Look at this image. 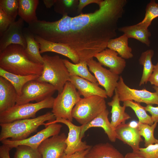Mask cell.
<instances>
[{
  "mask_svg": "<svg viewBox=\"0 0 158 158\" xmlns=\"http://www.w3.org/2000/svg\"><path fill=\"white\" fill-rule=\"evenodd\" d=\"M127 2L126 0H102L94 12L72 17L69 46L80 61L93 58L107 48L109 41L117 35L118 22Z\"/></svg>",
  "mask_w": 158,
  "mask_h": 158,
  "instance_id": "cell-1",
  "label": "cell"
},
{
  "mask_svg": "<svg viewBox=\"0 0 158 158\" xmlns=\"http://www.w3.org/2000/svg\"><path fill=\"white\" fill-rule=\"evenodd\" d=\"M154 51L150 49L142 53L139 59L140 65L143 66V70L139 86L146 84L149 78L152 73L154 65L152 62V58L154 55Z\"/></svg>",
  "mask_w": 158,
  "mask_h": 158,
  "instance_id": "cell-30",
  "label": "cell"
},
{
  "mask_svg": "<svg viewBox=\"0 0 158 158\" xmlns=\"http://www.w3.org/2000/svg\"><path fill=\"white\" fill-rule=\"evenodd\" d=\"M0 76L9 81L13 86L18 96L21 94L23 87L28 82L37 80L40 76L37 75H23L7 72L0 68Z\"/></svg>",
  "mask_w": 158,
  "mask_h": 158,
  "instance_id": "cell-29",
  "label": "cell"
},
{
  "mask_svg": "<svg viewBox=\"0 0 158 158\" xmlns=\"http://www.w3.org/2000/svg\"><path fill=\"white\" fill-rule=\"evenodd\" d=\"M118 30L125 34L128 38L135 39L148 47L150 45L149 38L151 36V32L147 28L139 23L133 25L120 27Z\"/></svg>",
  "mask_w": 158,
  "mask_h": 158,
  "instance_id": "cell-24",
  "label": "cell"
},
{
  "mask_svg": "<svg viewBox=\"0 0 158 158\" xmlns=\"http://www.w3.org/2000/svg\"><path fill=\"white\" fill-rule=\"evenodd\" d=\"M152 87L155 90V92L156 93V94L158 96V87L153 86Z\"/></svg>",
  "mask_w": 158,
  "mask_h": 158,
  "instance_id": "cell-46",
  "label": "cell"
},
{
  "mask_svg": "<svg viewBox=\"0 0 158 158\" xmlns=\"http://www.w3.org/2000/svg\"><path fill=\"white\" fill-rule=\"evenodd\" d=\"M67 137L63 133L43 141L37 148L42 158H61L66 148Z\"/></svg>",
  "mask_w": 158,
  "mask_h": 158,
  "instance_id": "cell-14",
  "label": "cell"
},
{
  "mask_svg": "<svg viewBox=\"0 0 158 158\" xmlns=\"http://www.w3.org/2000/svg\"><path fill=\"white\" fill-rule=\"evenodd\" d=\"M51 112H47L35 118L17 120L6 123H0L1 130L0 141L11 138L13 140H20L28 138L32 133L36 132L40 126L44 125L45 122L53 121L56 119Z\"/></svg>",
  "mask_w": 158,
  "mask_h": 158,
  "instance_id": "cell-4",
  "label": "cell"
},
{
  "mask_svg": "<svg viewBox=\"0 0 158 158\" xmlns=\"http://www.w3.org/2000/svg\"><path fill=\"white\" fill-rule=\"evenodd\" d=\"M116 139L127 144L132 148L133 152H138L140 143L143 141L137 128H133L128 123H122L115 129Z\"/></svg>",
  "mask_w": 158,
  "mask_h": 158,
  "instance_id": "cell-18",
  "label": "cell"
},
{
  "mask_svg": "<svg viewBox=\"0 0 158 158\" xmlns=\"http://www.w3.org/2000/svg\"><path fill=\"white\" fill-rule=\"evenodd\" d=\"M109 112L107 109L104 110L90 122L81 126L80 137H84L85 132L92 127H99L102 128L107 135L109 140L112 142L116 141V134L115 129L109 121L108 116Z\"/></svg>",
  "mask_w": 158,
  "mask_h": 158,
  "instance_id": "cell-19",
  "label": "cell"
},
{
  "mask_svg": "<svg viewBox=\"0 0 158 158\" xmlns=\"http://www.w3.org/2000/svg\"><path fill=\"white\" fill-rule=\"evenodd\" d=\"M13 158H42L38 149L21 145L16 148Z\"/></svg>",
  "mask_w": 158,
  "mask_h": 158,
  "instance_id": "cell-35",
  "label": "cell"
},
{
  "mask_svg": "<svg viewBox=\"0 0 158 158\" xmlns=\"http://www.w3.org/2000/svg\"><path fill=\"white\" fill-rule=\"evenodd\" d=\"M116 90L120 102L130 100L138 103L158 105V96L155 92H151L145 89L137 90L129 87L125 83L122 76H120Z\"/></svg>",
  "mask_w": 158,
  "mask_h": 158,
  "instance_id": "cell-10",
  "label": "cell"
},
{
  "mask_svg": "<svg viewBox=\"0 0 158 158\" xmlns=\"http://www.w3.org/2000/svg\"><path fill=\"white\" fill-rule=\"evenodd\" d=\"M24 21L20 18L0 36V52L11 44H19L26 48L27 43L23 33Z\"/></svg>",
  "mask_w": 158,
  "mask_h": 158,
  "instance_id": "cell-15",
  "label": "cell"
},
{
  "mask_svg": "<svg viewBox=\"0 0 158 158\" xmlns=\"http://www.w3.org/2000/svg\"><path fill=\"white\" fill-rule=\"evenodd\" d=\"M147 111L149 112L151 115L152 119L154 123L158 122V106L154 107L151 104L147 105L145 107Z\"/></svg>",
  "mask_w": 158,
  "mask_h": 158,
  "instance_id": "cell-38",
  "label": "cell"
},
{
  "mask_svg": "<svg viewBox=\"0 0 158 158\" xmlns=\"http://www.w3.org/2000/svg\"><path fill=\"white\" fill-rule=\"evenodd\" d=\"M157 123H154L150 125L138 123V128L140 134L144 138L145 147L152 144L158 143V140L154 136V132Z\"/></svg>",
  "mask_w": 158,
  "mask_h": 158,
  "instance_id": "cell-32",
  "label": "cell"
},
{
  "mask_svg": "<svg viewBox=\"0 0 158 158\" xmlns=\"http://www.w3.org/2000/svg\"><path fill=\"white\" fill-rule=\"evenodd\" d=\"M71 19L66 13L54 21L38 20L28 24L27 28L34 35L50 42L69 46Z\"/></svg>",
  "mask_w": 158,
  "mask_h": 158,
  "instance_id": "cell-3",
  "label": "cell"
},
{
  "mask_svg": "<svg viewBox=\"0 0 158 158\" xmlns=\"http://www.w3.org/2000/svg\"><path fill=\"white\" fill-rule=\"evenodd\" d=\"M23 33L27 43L25 50L27 56L32 62L43 65V59L40 52V45L34 35L27 27L24 28Z\"/></svg>",
  "mask_w": 158,
  "mask_h": 158,
  "instance_id": "cell-25",
  "label": "cell"
},
{
  "mask_svg": "<svg viewBox=\"0 0 158 158\" xmlns=\"http://www.w3.org/2000/svg\"><path fill=\"white\" fill-rule=\"evenodd\" d=\"M145 11L144 19L139 23L148 28L152 20L158 17V3L155 0H151L147 4Z\"/></svg>",
  "mask_w": 158,
  "mask_h": 158,
  "instance_id": "cell-33",
  "label": "cell"
},
{
  "mask_svg": "<svg viewBox=\"0 0 158 158\" xmlns=\"http://www.w3.org/2000/svg\"><path fill=\"white\" fill-rule=\"evenodd\" d=\"M70 82L77 89L80 95L84 97L97 95L104 98L107 96L104 90L99 86L98 83L92 82L78 76L70 75Z\"/></svg>",
  "mask_w": 158,
  "mask_h": 158,
  "instance_id": "cell-20",
  "label": "cell"
},
{
  "mask_svg": "<svg viewBox=\"0 0 158 158\" xmlns=\"http://www.w3.org/2000/svg\"><path fill=\"white\" fill-rule=\"evenodd\" d=\"M63 61L70 75L78 76L92 82L98 83L94 75L88 69L87 61H80L75 64L66 59H63Z\"/></svg>",
  "mask_w": 158,
  "mask_h": 158,
  "instance_id": "cell-28",
  "label": "cell"
},
{
  "mask_svg": "<svg viewBox=\"0 0 158 158\" xmlns=\"http://www.w3.org/2000/svg\"><path fill=\"white\" fill-rule=\"evenodd\" d=\"M124 158H145L138 152H133L127 153L124 156Z\"/></svg>",
  "mask_w": 158,
  "mask_h": 158,
  "instance_id": "cell-43",
  "label": "cell"
},
{
  "mask_svg": "<svg viewBox=\"0 0 158 158\" xmlns=\"http://www.w3.org/2000/svg\"><path fill=\"white\" fill-rule=\"evenodd\" d=\"M128 123L130 126L133 128H137L138 125V122L135 121H130Z\"/></svg>",
  "mask_w": 158,
  "mask_h": 158,
  "instance_id": "cell-45",
  "label": "cell"
},
{
  "mask_svg": "<svg viewBox=\"0 0 158 158\" xmlns=\"http://www.w3.org/2000/svg\"><path fill=\"white\" fill-rule=\"evenodd\" d=\"M11 149L7 146L2 144L0 146V158H11L9 152Z\"/></svg>",
  "mask_w": 158,
  "mask_h": 158,
  "instance_id": "cell-42",
  "label": "cell"
},
{
  "mask_svg": "<svg viewBox=\"0 0 158 158\" xmlns=\"http://www.w3.org/2000/svg\"><path fill=\"white\" fill-rule=\"evenodd\" d=\"M138 152L145 158H158V143L152 144L145 148L140 147Z\"/></svg>",
  "mask_w": 158,
  "mask_h": 158,
  "instance_id": "cell-36",
  "label": "cell"
},
{
  "mask_svg": "<svg viewBox=\"0 0 158 158\" xmlns=\"http://www.w3.org/2000/svg\"><path fill=\"white\" fill-rule=\"evenodd\" d=\"M123 105L131 108L134 112L138 119V123L152 125L154 122L151 116L148 115L145 107L141 105L140 103L133 101L127 100L123 102Z\"/></svg>",
  "mask_w": 158,
  "mask_h": 158,
  "instance_id": "cell-31",
  "label": "cell"
},
{
  "mask_svg": "<svg viewBox=\"0 0 158 158\" xmlns=\"http://www.w3.org/2000/svg\"><path fill=\"white\" fill-rule=\"evenodd\" d=\"M56 91L52 85L36 80H30L24 86L21 95L18 96L16 104L35 101L38 102L52 96Z\"/></svg>",
  "mask_w": 158,
  "mask_h": 158,
  "instance_id": "cell-9",
  "label": "cell"
},
{
  "mask_svg": "<svg viewBox=\"0 0 158 158\" xmlns=\"http://www.w3.org/2000/svg\"><path fill=\"white\" fill-rule=\"evenodd\" d=\"M54 98L52 96L35 103H28L15 104L9 109L0 113V123H6L14 121L36 117L37 113L45 108H52Z\"/></svg>",
  "mask_w": 158,
  "mask_h": 158,
  "instance_id": "cell-6",
  "label": "cell"
},
{
  "mask_svg": "<svg viewBox=\"0 0 158 158\" xmlns=\"http://www.w3.org/2000/svg\"><path fill=\"white\" fill-rule=\"evenodd\" d=\"M62 126L55 123L50 124L36 134L28 138L20 140H13L6 139L1 142L11 149L24 145L33 149H37L40 144L44 140L52 136L59 134Z\"/></svg>",
  "mask_w": 158,
  "mask_h": 158,
  "instance_id": "cell-12",
  "label": "cell"
},
{
  "mask_svg": "<svg viewBox=\"0 0 158 158\" xmlns=\"http://www.w3.org/2000/svg\"><path fill=\"white\" fill-rule=\"evenodd\" d=\"M41 75L36 80L53 85L59 93L63 90L66 83L70 81V75L63 59L58 55L45 54Z\"/></svg>",
  "mask_w": 158,
  "mask_h": 158,
  "instance_id": "cell-5",
  "label": "cell"
},
{
  "mask_svg": "<svg viewBox=\"0 0 158 158\" xmlns=\"http://www.w3.org/2000/svg\"><path fill=\"white\" fill-rule=\"evenodd\" d=\"M128 39L125 34L110 40L107 48L116 52L120 56L124 59H129L133 56L132 49L128 45Z\"/></svg>",
  "mask_w": 158,
  "mask_h": 158,
  "instance_id": "cell-27",
  "label": "cell"
},
{
  "mask_svg": "<svg viewBox=\"0 0 158 158\" xmlns=\"http://www.w3.org/2000/svg\"><path fill=\"white\" fill-rule=\"evenodd\" d=\"M90 71L94 75L98 84L104 89L107 97H111L116 88L120 76L103 67L93 58L87 61Z\"/></svg>",
  "mask_w": 158,
  "mask_h": 158,
  "instance_id": "cell-11",
  "label": "cell"
},
{
  "mask_svg": "<svg viewBox=\"0 0 158 158\" xmlns=\"http://www.w3.org/2000/svg\"><path fill=\"white\" fill-rule=\"evenodd\" d=\"M56 0H44L43 2L47 8H51L56 2Z\"/></svg>",
  "mask_w": 158,
  "mask_h": 158,
  "instance_id": "cell-44",
  "label": "cell"
},
{
  "mask_svg": "<svg viewBox=\"0 0 158 158\" xmlns=\"http://www.w3.org/2000/svg\"><path fill=\"white\" fill-rule=\"evenodd\" d=\"M86 158H124V156L108 143L96 144L90 148Z\"/></svg>",
  "mask_w": 158,
  "mask_h": 158,
  "instance_id": "cell-23",
  "label": "cell"
},
{
  "mask_svg": "<svg viewBox=\"0 0 158 158\" xmlns=\"http://www.w3.org/2000/svg\"><path fill=\"white\" fill-rule=\"evenodd\" d=\"M102 0H80L78 5L79 11H81L87 5L91 4L94 3L98 5L102 1Z\"/></svg>",
  "mask_w": 158,
  "mask_h": 158,
  "instance_id": "cell-41",
  "label": "cell"
},
{
  "mask_svg": "<svg viewBox=\"0 0 158 158\" xmlns=\"http://www.w3.org/2000/svg\"><path fill=\"white\" fill-rule=\"evenodd\" d=\"M18 97L16 91L12 84L0 76V113L14 106Z\"/></svg>",
  "mask_w": 158,
  "mask_h": 158,
  "instance_id": "cell-21",
  "label": "cell"
},
{
  "mask_svg": "<svg viewBox=\"0 0 158 158\" xmlns=\"http://www.w3.org/2000/svg\"><path fill=\"white\" fill-rule=\"evenodd\" d=\"M105 99L97 95L81 98L72 110L73 118L81 125L90 122L107 109Z\"/></svg>",
  "mask_w": 158,
  "mask_h": 158,
  "instance_id": "cell-7",
  "label": "cell"
},
{
  "mask_svg": "<svg viewBox=\"0 0 158 158\" xmlns=\"http://www.w3.org/2000/svg\"><path fill=\"white\" fill-rule=\"evenodd\" d=\"M0 8L13 22L15 21L18 15V0H0Z\"/></svg>",
  "mask_w": 158,
  "mask_h": 158,
  "instance_id": "cell-34",
  "label": "cell"
},
{
  "mask_svg": "<svg viewBox=\"0 0 158 158\" xmlns=\"http://www.w3.org/2000/svg\"><path fill=\"white\" fill-rule=\"evenodd\" d=\"M13 22L0 8V36Z\"/></svg>",
  "mask_w": 158,
  "mask_h": 158,
  "instance_id": "cell-37",
  "label": "cell"
},
{
  "mask_svg": "<svg viewBox=\"0 0 158 158\" xmlns=\"http://www.w3.org/2000/svg\"><path fill=\"white\" fill-rule=\"evenodd\" d=\"M36 41L39 44L41 54L47 52L56 53L70 59L74 63H79L80 58L78 54L71 47L65 44L50 42L34 35Z\"/></svg>",
  "mask_w": 158,
  "mask_h": 158,
  "instance_id": "cell-16",
  "label": "cell"
},
{
  "mask_svg": "<svg viewBox=\"0 0 158 158\" xmlns=\"http://www.w3.org/2000/svg\"><path fill=\"white\" fill-rule=\"evenodd\" d=\"M114 93L112 100L108 102L107 104L111 107L110 123L112 127L115 129L120 124L126 123V121L131 118V117L125 112L126 107L124 105H121L120 101L116 89Z\"/></svg>",
  "mask_w": 158,
  "mask_h": 158,
  "instance_id": "cell-22",
  "label": "cell"
},
{
  "mask_svg": "<svg viewBox=\"0 0 158 158\" xmlns=\"http://www.w3.org/2000/svg\"><path fill=\"white\" fill-rule=\"evenodd\" d=\"M90 148L77 152L70 154H66L64 153L61 158H86V155Z\"/></svg>",
  "mask_w": 158,
  "mask_h": 158,
  "instance_id": "cell-40",
  "label": "cell"
},
{
  "mask_svg": "<svg viewBox=\"0 0 158 158\" xmlns=\"http://www.w3.org/2000/svg\"><path fill=\"white\" fill-rule=\"evenodd\" d=\"M74 85L70 81L67 82L62 91L54 98L51 112L56 118L68 120L72 122V111L81 98Z\"/></svg>",
  "mask_w": 158,
  "mask_h": 158,
  "instance_id": "cell-8",
  "label": "cell"
},
{
  "mask_svg": "<svg viewBox=\"0 0 158 158\" xmlns=\"http://www.w3.org/2000/svg\"><path fill=\"white\" fill-rule=\"evenodd\" d=\"M148 82L152 85L158 87V62L154 65L153 72L149 78Z\"/></svg>",
  "mask_w": 158,
  "mask_h": 158,
  "instance_id": "cell-39",
  "label": "cell"
},
{
  "mask_svg": "<svg viewBox=\"0 0 158 158\" xmlns=\"http://www.w3.org/2000/svg\"><path fill=\"white\" fill-rule=\"evenodd\" d=\"M38 0H18V15L28 24L38 20L36 11Z\"/></svg>",
  "mask_w": 158,
  "mask_h": 158,
  "instance_id": "cell-26",
  "label": "cell"
},
{
  "mask_svg": "<svg viewBox=\"0 0 158 158\" xmlns=\"http://www.w3.org/2000/svg\"><path fill=\"white\" fill-rule=\"evenodd\" d=\"M0 68L17 75L40 76L43 66L31 61L21 45L11 44L0 52Z\"/></svg>",
  "mask_w": 158,
  "mask_h": 158,
  "instance_id": "cell-2",
  "label": "cell"
},
{
  "mask_svg": "<svg viewBox=\"0 0 158 158\" xmlns=\"http://www.w3.org/2000/svg\"><path fill=\"white\" fill-rule=\"evenodd\" d=\"M57 123L65 124L69 129L68 136L66 140L67 146L65 154H71L77 152L89 149L91 147L85 141H82L80 137L81 126L75 125L68 120L57 118L54 121L45 123L44 125L46 127L50 124Z\"/></svg>",
  "mask_w": 158,
  "mask_h": 158,
  "instance_id": "cell-13",
  "label": "cell"
},
{
  "mask_svg": "<svg viewBox=\"0 0 158 158\" xmlns=\"http://www.w3.org/2000/svg\"><path fill=\"white\" fill-rule=\"evenodd\" d=\"M114 51L106 48L94 56L102 66L107 67L115 74L119 75L124 70L126 62L124 59L118 56Z\"/></svg>",
  "mask_w": 158,
  "mask_h": 158,
  "instance_id": "cell-17",
  "label": "cell"
}]
</instances>
